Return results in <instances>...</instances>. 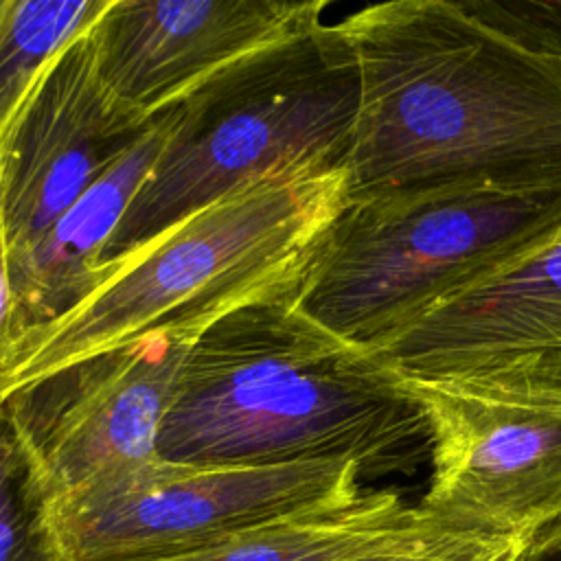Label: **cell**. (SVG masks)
<instances>
[{
    "label": "cell",
    "instance_id": "cell-5",
    "mask_svg": "<svg viewBox=\"0 0 561 561\" xmlns=\"http://www.w3.org/2000/svg\"><path fill=\"white\" fill-rule=\"evenodd\" d=\"M559 239L561 193L447 191L346 202L296 302L333 335L375 351L440 302Z\"/></svg>",
    "mask_w": 561,
    "mask_h": 561
},
{
    "label": "cell",
    "instance_id": "cell-17",
    "mask_svg": "<svg viewBox=\"0 0 561 561\" xmlns=\"http://www.w3.org/2000/svg\"><path fill=\"white\" fill-rule=\"evenodd\" d=\"M524 543L526 541L489 539L443 530L412 546H403L357 561H497L508 557Z\"/></svg>",
    "mask_w": 561,
    "mask_h": 561
},
{
    "label": "cell",
    "instance_id": "cell-11",
    "mask_svg": "<svg viewBox=\"0 0 561 561\" xmlns=\"http://www.w3.org/2000/svg\"><path fill=\"white\" fill-rule=\"evenodd\" d=\"M92 28L50 64L9 156L2 215L13 280L50 226L156 118L138 114L110 90Z\"/></svg>",
    "mask_w": 561,
    "mask_h": 561
},
{
    "label": "cell",
    "instance_id": "cell-8",
    "mask_svg": "<svg viewBox=\"0 0 561 561\" xmlns=\"http://www.w3.org/2000/svg\"><path fill=\"white\" fill-rule=\"evenodd\" d=\"M399 381L430 427L432 471L416 504L425 519L508 541L561 522V408Z\"/></svg>",
    "mask_w": 561,
    "mask_h": 561
},
{
    "label": "cell",
    "instance_id": "cell-4",
    "mask_svg": "<svg viewBox=\"0 0 561 561\" xmlns=\"http://www.w3.org/2000/svg\"><path fill=\"white\" fill-rule=\"evenodd\" d=\"M357 107V64L337 22L226 70L178 105L103 267L250 180L296 164L346 169Z\"/></svg>",
    "mask_w": 561,
    "mask_h": 561
},
{
    "label": "cell",
    "instance_id": "cell-16",
    "mask_svg": "<svg viewBox=\"0 0 561 561\" xmlns=\"http://www.w3.org/2000/svg\"><path fill=\"white\" fill-rule=\"evenodd\" d=\"M462 4L522 44L561 57V0H462Z\"/></svg>",
    "mask_w": 561,
    "mask_h": 561
},
{
    "label": "cell",
    "instance_id": "cell-14",
    "mask_svg": "<svg viewBox=\"0 0 561 561\" xmlns=\"http://www.w3.org/2000/svg\"><path fill=\"white\" fill-rule=\"evenodd\" d=\"M112 0H0V197L20 125L57 55Z\"/></svg>",
    "mask_w": 561,
    "mask_h": 561
},
{
    "label": "cell",
    "instance_id": "cell-20",
    "mask_svg": "<svg viewBox=\"0 0 561 561\" xmlns=\"http://www.w3.org/2000/svg\"><path fill=\"white\" fill-rule=\"evenodd\" d=\"M522 550H524V548H522ZM522 550H519V552H517V554H515L511 561H519V559H522Z\"/></svg>",
    "mask_w": 561,
    "mask_h": 561
},
{
    "label": "cell",
    "instance_id": "cell-10",
    "mask_svg": "<svg viewBox=\"0 0 561 561\" xmlns=\"http://www.w3.org/2000/svg\"><path fill=\"white\" fill-rule=\"evenodd\" d=\"M327 0H112L94 24L110 90L153 118L237 64L318 24Z\"/></svg>",
    "mask_w": 561,
    "mask_h": 561
},
{
    "label": "cell",
    "instance_id": "cell-12",
    "mask_svg": "<svg viewBox=\"0 0 561 561\" xmlns=\"http://www.w3.org/2000/svg\"><path fill=\"white\" fill-rule=\"evenodd\" d=\"M175 118L178 107L158 114L134 147L35 245L24 270L13 280L22 333L64 313L96 287L110 241L158 160Z\"/></svg>",
    "mask_w": 561,
    "mask_h": 561
},
{
    "label": "cell",
    "instance_id": "cell-9",
    "mask_svg": "<svg viewBox=\"0 0 561 561\" xmlns=\"http://www.w3.org/2000/svg\"><path fill=\"white\" fill-rule=\"evenodd\" d=\"M191 344L147 337L0 399L53 497L158 456Z\"/></svg>",
    "mask_w": 561,
    "mask_h": 561
},
{
    "label": "cell",
    "instance_id": "cell-3",
    "mask_svg": "<svg viewBox=\"0 0 561 561\" xmlns=\"http://www.w3.org/2000/svg\"><path fill=\"white\" fill-rule=\"evenodd\" d=\"M346 169L296 164L250 180L103 267L96 287L0 359V399L147 337L195 342L226 316L296 291L346 206Z\"/></svg>",
    "mask_w": 561,
    "mask_h": 561
},
{
    "label": "cell",
    "instance_id": "cell-1",
    "mask_svg": "<svg viewBox=\"0 0 561 561\" xmlns=\"http://www.w3.org/2000/svg\"><path fill=\"white\" fill-rule=\"evenodd\" d=\"M359 75L348 202L561 193V57L462 0H392L337 22Z\"/></svg>",
    "mask_w": 561,
    "mask_h": 561
},
{
    "label": "cell",
    "instance_id": "cell-18",
    "mask_svg": "<svg viewBox=\"0 0 561 561\" xmlns=\"http://www.w3.org/2000/svg\"><path fill=\"white\" fill-rule=\"evenodd\" d=\"M22 313L18 294L11 276L9 261V243H7V226L2 215V197H0V359L22 335Z\"/></svg>",
    "mask_w": 561,
    "mask_h": 561
},
{
    "label": "cell",
    "instance_id": "cell-6",
    "mask_svg": "<svg viewBox=\"0 0 561 561\" xmlns=\"http://www.w3.org/2000/svg\"><path fill=\"white\" fill-rule=\"evenodd\" d=\"M362 471L346 460L188 465L151 458L53 500L64 561H145L351 504Z\"/></svg>",
    "mask_w": 561,
    "mask_h": 561
},
{
    "label": "cell",
    "instance_id": "cell-7",
    "mask_svg": "<svg viewBox=\"0 0 561 561\" xmlns=\"http://www.w3.org/2000/svg\"><path fill=\"white\" fill-rule=\"evenodd\" d=\"M368 353L405 381L561 408V239Z\"/></svg>",
    "mask_w": 561,
    "mask_h": 561
},
{
    "label": "cell",
    "instance_id": "cell-15",
    "mask_svg": "<svg viewBox=\"0 0 561 561\" xmlns=\"http://www.w3.org/2000/svg\"><path fill=\"white\" fill-rule=\"evenodd\" d=\"M53 491L0 401V561H64Z\"/></svg>",
    "mask_w": 561,
    "mask_h": 561
},
{
    "label": "cell",
    "instance_id": "cell-2",
    "mask_svg": "<svg viewBox=\"0 0 561 561\" xmlns=\"http://www.w3.org/2000/svg\"><path fill=\"white\" fill-rule=\"evenodd\" d=\"M296 291L248 305L191 344L158 458L346 460L362 478L414 473L432 447L423 408L368 351L309 318Z\"/></svg>",
    "mask_w": 561,
    "mask_h": 561
},
{
    "label": "cell",
    "instance_id": "cell-13",
    "mask_svg": "<svg viewBox=\"0 0 561 561\" xmlns=\"http://www.w3.org/2000/svg\"><path fill=\"white\" fill-rule=\"evenodd\" d=\"M440 528L394 489H364L351 504L245 530L206 548L145 561H357L412 546Z\"/></svg>",
    "mask_w": 561,
    "mask_h": 561
},
{
    "label": "cell",
    "instance_id": "cell-19",
    "mask_svg": "<svg viewBox=\"0 0 561 561\" xmlns=\"http://www.w3.org/2000/svg\"><path fill=\"white\" fill-rule=\"evenodd\" d=\"M519 561H561V522L530 537Z\"/></svg>",
    "mask_w": 561,
    "mask_h": 561
}]
</instances>
